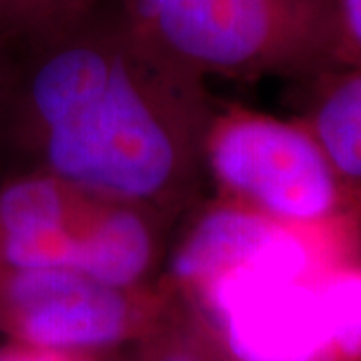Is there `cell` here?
<instances>
[{"label":"cell","mask_w":361,"mask_h":361,"mask_svg":"<svg viewBox=\"0 0 361 361\" xmlns=\"http://www.w3.org/2000/svg\"><path fill=\"white\" fill-rule=\"evenodd\" d=\"M2 179L44 173L179 225L205 197V78L145 39L118 0H97L2 44Z\"/></svg>","instance_id":"obj_1"},{"label":"cell","mask_w":361,"mask_h":361,"mask_svg":"<svg viewBox=\"0 0 361 361\" xmlns=\"http://www.w3.org/2000/svg\"><path fill=\"white\" fill-rule=\"evenodd\" d=\"M177 225L44 173L0 179V267L77 271L106 283L161 279Z\"/></svg>","instance_id":"obj_2"},{"label":"cell","mask_w":361,"mask_h":361,"mask_svg":"<svg viewBox=\"0 0 361 361\" xmlns=\"http://www.w3.org/2000/svg\"><path fill=\"white\" fill-rule=\"evenodd\" d=\"M145 39L197 77L305 80L336 66L331 0H118Z\"/></svg>","instance_id":"obj_3"},{"label":"cell","mask_w":361,"mask_h":361,"mask_svg":"<svg viewBox=\"0 0 361 361\" xmlns=\"http://www.w3.org/2000/svg\"><path fill=\"white\" fill-rule=\"evenodd\" d=\"M211 197L305 231L361 235V191L311 130L245 104L215 106L203 139Z\"/></svg>","instance_id":"obj_4"},{"label":"cell","mask_w":361,"mask_h":361,"mask_svg":"<svg viewBox=\"0 0 361 361\" xmlns=\"http://www.w3.org/2000/svg\"><path fill=\"white\" fill-rule=\"evenodd\" d=\"M163 279L115 285L77 271L0 267V336L4 341L68 351H123L167 303Z\"/></svg>","instance_id":"obj_5"},{"label":"cell","mask_w":361,"mask_h":361,"mask_svg":"<svg viewBox=\"0 0 361 361\" xmlns=\"http://www.w3.org/2000/svg\"><path fill=\"white\" fill-rule=\"evenodd\" d=\"M303 85L297 118L337 173L361 191V66H329Z\"/></svg>","instance_id":"obj_6"},{"label":"cell","mask_w":361,"mask_h":361,"mask_svg":"<svg viewBox=\"0 0 361 361\" xmlns=\"http://www.w3.org/2000/svg\"><path fill=\"white\" fill-rule=\"evenodd\" d=\"M169 287L165 307L127 349L129 361H229L197 311Z\"/></svg>","instance_id":"obj_7"},{"label":"cell","mask_w":361,"mask_h":361,"mask_svg":"<svg viewBox=\"0 0 361 361\" xmlns=\"http://www.w3.org/2000/svg\"><path fill=\"white\" fill-rule=\"evenodd\" d=\"M336 66H361V0H331Z\"/></svg>","instance_id":"obj_8"},{"label":"cell","mask_w":361,"mask_h":361,"mask_svg":"<svg viewBox=\"0 0 361 361\" xmlns=\"http://www.w3.org/2000/svg\"><path fill=\"white\" fill-rule=\"evenodd\" d=\"M0 361H129L123 351H68L23 345L14 341L0 343Z\"/></svg>","instance_id":"obj_9"},{"label":"cell","mask_w":361,"mask_h":361,"mask_svg":"<svg viewBox=\"0 0 361 361\" xmlns=\"http://www.w3.org/2000/svg\"><path fill=\"white\" fill-rule=\"evenodd\" d=\"M92 2H97V0H32L35 18H37L35 35H39L51 26L65 23L66 18L85 11Z\"/></svg>","instance_id":"obj_10"},{"label":"cell","mask_w":361,"mask_h":361,"mask_svg":"<svg viewBox=\"0 0 361 361\" xmlns=\"http://www.w3.org/2000/svg\"><path fill=\"white\" fill-rule=\"evenodd\" d=\"M2 121H4V51L0 44V179H2Z\"/></svg>","instance_id":"obj_11"}]
</instances>
